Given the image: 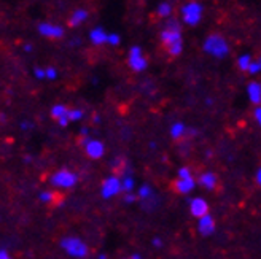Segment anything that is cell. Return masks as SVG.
<instances>
[{
	"instance_id": "obj_1",
	"label": "cell",
	"mask_w": 261,
	"mask_h": 259,
	"mask_svg": "<svg viewBox=\"0 0 261 259\" xmlns=\"http://www.w3.org/2000/svg\"><path fill=\"white\" fill-rule=\"evenodd\" d=\"M160 42L164 51L171 57H178L184 53V48H185L184 29H181V24L177 18L172 16L164 21L163 27L160 31Z\"/></svg>"
},
{
	"instance_id": "obj_2",
	"label": "cell",
	"mask_w": 261,
	"mask_h": 259,
	"mask_svg": "<svg viewBox=\"0 0 261 259\" xmlns=\"http://www.w3.org/2000/svg\"><path fill=\"white\" fill-rule=\"evenodd\" d=\"M202 51L214 59H226L231 53V45L225 35L208 34L202 42Z\"/></svg>"
},
{
	"instance_id": "obj_3",
	"label": "cell",
	"mask_w": 261,
	"mask_h": 259,
	"mask_svg": "<svg viewBox=\"0 0 261 259\" xmlns=\"http://www.w3.org/2000/svg\"><path fill=\"white\" fill-rule=\"evenodd\" d=\"M178 16L188 27H196L204 19V5L199 0H187V2L178 8Z\"/></svg>"
},
{
	"instance_id": "obj_4",
	"label": "cell",
	"mask_w": 261,
	"mask_h": 259,
	"mask_svg": "<svg viewBox=\"0 0 261 259\" xmlns=\"http://www.w3.org/2000/svg\"><path fill=\"white\" fill-rule=\"evenodd\" d=\"M126 62H127V67L134 73H142L148 69V59L145 56V51H143L142 46H139V45H133L129 48Z\"/></svg>"
},
{
	"instance_id": "obj_5",
	"label": "cell",
	"mask_w": 261,
	"mask_h": 259,
	"mask_svg": "<svg viewBox=\"0 0 261 259\" xmlns=\"http://www.w3.org/2000/svg\"><path fill=\"white\" fill-rule=\"evenodd\" d=\"M61 247L65 250V253H69L73 257H86L89 254L88 245L76 237H65L61 242Z\"/></svg>"
},
{
	"instance_id": "obj_6",
	"label": "cell",
	"mask_w": 261,
	"mask_h": 259,
	"mask_svg": "<svg viewBox=\"0 0 261 259\" xmlns=\"http://www.w3.org/2000/svg\"><path fill=\"white\" fill-rule=\"evenodd\" d=\"M37 31L43 38H48V40H61V38H64V35H65L64 25H61L58 22H51V21L40 22Z\"/></svg>"
},
{
	"instance_id": "obj_7",
	"label": "cell",
	"mask_w": 261,
	"mask_h": 259,
	"mask_svg": "<svg viewBox=\"0 0 261 259\" xmlns=\"http://www.w3.org/2000/svg\"><path fill=\"white\" fill-rule=\"evenodd\" d=\"M76 175L67 169L58 170L55 175H51L49 181L53 186H59V188H73L76 185Z\"/></svg>"
},
{
	"instance_id": "obj_8",
	"label": "cell",
	"mask_w": 261,
	"mask_h": 259,
	"mask_svg": "<svg viewBox=\"0 0 261 259\" xmlns=\"http://www.w3.org/2000/svg\"><path fill=\"white\" fill-rule=\"evenodd\" d=\"M85 151L89 159H100L103 156V153H106V147H103L100 140L88 138L85 143Z\"/></svg>"
},
{
	"instance_id": "obj_9",
	"label": "cell",
	"mask_w": 261,
	"mask_h": 259,
	"mask_svg": "<svg viewBox=\"0 0 261 259\" xmlns=\"http://www.w3.org/2000/svg\"><path fill=\"white\" fill-rule=\"evenodd\" d=\"M121 192V181L120 178H116V177H109L103 180V183H102V196L109 199L112 196H115V194H118Z\"/></svg>"
},
{
	"instance_id": "obj_10",
	"label": "cell",
	"mask_w": 261,
	"mask_h": 259,
	"mask_svg": "<svg viewBox=\"0 0 261 259\" xmlns=\"http://www.w3.org/2000/svg\"><path fill=\"white\" fill-rule=\"evenodd\" d=\"M107 35L109 32L102 27V25H96L88 32V40L93 46H103L107 45Z\"/></svg>"
},
{
	"instance_id": "obj_11",
	"label": "cell",
	"mask_w": 261,
	"mask_h": 259,
	"mask_svg": "<svg viewBox=\"0 0 261 259\" xmlns=\"http://www.w3.org/2000/svg\"><path fill=\"white\" fill-rule=\"evenodd\" d=\"M67 113H69V107L67 105H64V103H56V105L51 107V118L56 120L59 126L65 127L69 124V118H67Z\"/></svg>"
},
{
	"instance_id": "obj_12",
	"label": "cell",
	"mask_w": 261,
	"mask_h": 259,
	"mask_svg": "<svg viewBox=\"0 0 261 259\" xmlns=\"http://www.w3.org/2000/svg\"><path fill=\"white\" fill-rule=\"evenodd\" d=\"M89 19V11L86 8H76L70 13V16H69V25L72 29L75 27H80V25L86 24Z\"/></svg>"
},
{
	"instance_id": "obj_13",
	"label": "cell",
	"mask_w": 261,
	"mask_h": 259,
	"mask_svg": "<svg viewBox=\"0 0 261 259\" xmlns=\"http://www.w3.org/2000/svg\"><path fill=\"white\" fill-rule=\"evenodd\" d=\"M174 11H175V7H174V4L171 2V0H161V2L156 5V10H154L156 16H158L160 19H163V21L172 18Z\"/></svg>"
},
{
	"instance_id": "obj_14",
	"label": "cell",
	"mask_w": 261,
	"mask_h": 259,
	"mask_svg": "<svg viewBox=\"0 0 261 259\" xmlns=\"http://www.w3.org/2000/svg\"><path fill=\"white\" fill-rule=\"evenodd\" d=\"M171 188L177 194H188L194 188V178H177L175 181H172Z\"/></svg>"
},
{
	"instance_id": "obj_15",
	"label": "cell",
	"mask_w": 261,
	"mask_h": 259,
	"mask_svg": "<svg viewBox=\"0 0 261 259\" xmlns=\"http://www.w3.org/2000/svg\"><path fill=\"white\" fill-rule=\"evenodd\" d=\"M198 231H199V234L204 236V237L214 234V231H215V219L211 215H208V213L204 215L202 218H199Z\"/></svg>"
},
{
	"instance_id": "obj_16",
	"label": "cell",
	"mask_w": 261,
	"mask_h": 259,
	"mask_svg": "<svg viewBox=\"0 0 261 259\" xmlns=\"http://www.w3.org/2000/svg\"><path fill=\"white\" fill-rule=\"evenodd\" d=\"M190 212H191V215L194 218L199 219V218H202L204 215L208 213V204L204 199H201V197H196L190 204Z\"/></svg>"
},
{
	"instance_id": "obj_17",
	"label": "cell",
	"mask_w": 261,
	"mask_h": 259,
	"mask_svg": "<svg viewBox=\"0 0 261 259\" xmlns=\"http://www.w3.org/2000/svg\"><path fill=\"white\" fill-rule=\"evenodd\" d=\"M247 97H249V100L253 103V105H259L261 103V83L259 81H250L249 84H247Z\"/></svg>"
},
{
	"instance_id": "obj_18",
	"label": "cell",
	"mask_w": 261,
	"mask_h": 259,
	"mask_svg": "<svg viewBox=\"0 0 261 259\" xmlns=\"http://www.w3.org/2000/svg\"><path fill=\"white\" fill-rule=\"evenodd\" d=\"M199 183H201V186H204L205 189L215 191V189L218 188V177H217L214 172H204V174L199 177Z\"/></svg>"
},
{
	"instance_id": "obj_19",
	"label": "cell",
	"mask_w": 261,
	"mask_h": 259,
	"mask_svg": "<svg viewBox=\"0 0 261 259\" xmlns=\"http://www.w3.org/2000/svg\"><path fill=\"white\" fill-rule=\"evenodd\" d=\"M40 199L48 204L49 207H58L62 204L64 197H62V194L61 192H56V191H45L40 194Z\"/></svg>"
},
{
	"instance_id": "obj_20",
	"label": "cell",
	"mask_w": 261,
	"mask_h": 259,
	"mask_svg": "<svg viewBox=\"0 0 261 259\" xmlns=\"http://www.w3.org/2000/svg\"><path fill=\"white\" fill-rule=\"evenodd\" d=\"M187 134H190V129L184 123H174L171 126V137L174 140H181Z\"/></svg>"
},
{
	"instance_id": "obj_21",
	"label": "cell",
	"mask_w": 261,
	"mask_h": 259,
	"mask_svg": "<svg viewBox=\"0 0 261 259\" xmlns=\"http://www.w3.org/2000/svg\"><path fill=\"white\" fill-rule=\"evenodd\" d=\"M253 54H250V53H242V54H239L238 56V61H236V64H238V69L241 70V72H247V69H249V66H250V62L253 61Z\"/></svg>"
},
{
	"instance_id": "obj_22",
	"label": "cell",
	"mask_w": 261,
	"mask_h": 259,
	"mask_svg": "<svg viewBox=\"0 0 261 259\" xmlns=\"http://www.w3.org/2000/svg\"><path fill=\"white\" fill-rule=\"evenodd\" d=\"M69 123H75V121H82L85 118V111L82 108H69L67 113Z\"/></svg>"
},
{
	"instance_id": "obj_23",
	"label": "cell",
	"mask_w": 261,
	"mask_h": 259,
	"mask_svg": "<svg viewBox=\"0 0 261 259\" xmlns=\"http://www.w3.org/2000/svg\"><path fill=\"white\" fill-rule=\"evenodd\" d=\"M259 72H261V59L259 57H253V61L250 62V66H249V69H247L245 73H249L252 76H256V75H259Z\"/></svg>"
},
{
	"instance_id": "obj_24",
	"label": "cell",
	"mask_w": 261,
	"mask_h": 259,
	"mask_svg": "<svg viewBox=\"0 0 261 259\" xmlns=\"http://www.w3.org/2000/svg\"><path fill=\"white\" fill-rule=\"evenodd\" d=\"M121 43V37L120 34H115V32H109L107 35V46H118Z\"/></svg>"
},
{
	"instance_id": "obj_25",
	"label": "cell",
	"mask_w": 261,
	"mask_h": 259,
	"mask_svg": "<svg viewBox=\"0 0 261 259\" xmlns=\"http://www.w3.org/2000/svg\"><path fill=\"white\" fill-rule=\"evenodd\" d=\"M59 76V72L56 67H45V80H56Z\"/></svg>"
},
{
	"instance_id": "obj_26",
	"label": "cell",
	"mask_w": 261,
	"mask_h": 259,
	"mask_svg": "<svg viewBox=\"0 0 261 259\" xmlns=\"http://www.w3.org/2000/svg\"><path fill=\"white\" fill-rule=\"evenodd\" d=\"M34 76L37 80H45V67H35L34 69Z\"/></svg>"
},
{
	"instance_id": "obj_27",
	"label": "cell",
	"mask_w": 261,
	"mask_h": 259,
	"mask_svg": "<svg viewBox=\"0 0 261 259\" xmlns=\"http://www.w3.org/2000/svg\"><path fill=\"white\" fill-rule=\"evenodd\" d=\"M178 178H191V172L188 167H181V169H178Z\"/></svg>"
},
{
	"instance_id": "obj_28",
	"label": "cell",
	"mask_w": 261,
	"mask_h": 259,
	"mask_svg": "<svg viewBox=\"0 0 261 259\" xmlns=\"http://www.w3.org/2000/svg\"><path fill=\"white\" fill-rule=\"evenodd\" d=\"M151 194V189L148 188V186H142L140 188V191H139V196L142 197V199H145V197H148Z\"/></svg>"
},
{
	"instance_id": "obj_29",
	"label": "cell",
	"mask_w": 261,
	"mask_h": 259,
	"mask_svg": "<svg viewBox=\"0 0 261 259\" xmlns=\"http://www.w3.org/2000/svg\"><path fill=\"white\" fill-rule=\"evenodd\" d=\"M253 120H255L258 124L261 123V108H259V105H256L255 110H253Z\"/></svg>"
},
{
	"instance_id": "obj_30",
	"label": "cell",
	"mask_w": 261,
	"mask_h": 259,
	"mask_svg": "<svg viewBox=\"0 0 261 259\" xmlns=\"http://www.w3.org/2000/svg\"><path fill=\"white\" fill-rule=\"evenodd\" d=\"M69 45H70V46H80V45H82V38H80V37H73Z\"/></svg>"
},
{
	"instance_id": "obj_31",
	"label": "cell",
	"mask_w": 261,
	"mask_h": 259,
	"mask_svg": "<svg viewBox=\"0 0 261 259\" xmlns=\"http://www.w3.org/2000/svg\"><path fill=\"white\" fill-rule=\"evenodd\" d=\"M0 259H13L7 250H0Z\"/></svg>"
},
{
	"instance_id": "obj_32",
	"label": "cell",
	"mask_w": 261,
	"mask_h": 259,
	"mask_svg": "<svg viewBox=\"0 0 261 259\" xmlns=\"http://www.w3.org/2000/svg\"><path fill=\"white\" fill-rule=\"evenodd\" d=\"M22 48H24L25 53H32V51H34V45H32V43H25Z\"/></svg>"
},
{
	"instance_id": "obj_33",
	"label": "cell",
	"mask_w": 261,
	"mask_h": 259,
	"mask_svg": "<svg viewBox=\"0 0 261 259\" xmlns=\"http://www.w3.org/2000/svg\"><path fill=\"white\" fill-rule=\"evenodd\" d=\"M153 245H156V247H161V240L160 239H154L153 240Z\"/></svg>"
}]
</instances>
